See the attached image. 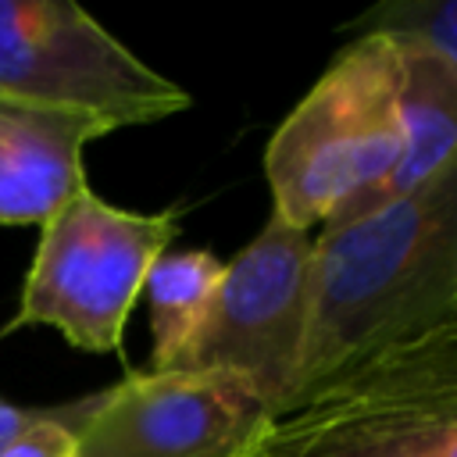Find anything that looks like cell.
<instances>
[{
  "label": "cell",
  "mask_w": 457,
  "mask_h": 457,
  "mask_svg": "<svg viewBox=\"0 0 457 457\" xmlns=\"http://www.w3.org/2000/svg\"><path fill=\"white\" fill-rule=\"evenodd\" d=\"M75 421L79 400L61 407H43V414L0 450V457H75Z\"/></svg>",
  "instance_id": "12"
},
{
  "label": "cell",
  "mask_w": 457,
  "mask_h": 457,
  "mask_svg": "<svg viewBox=\"0 0 457 457\" xmlns=\"http://www.w3.org/2000/svg\"><path fill=\"white\" fill-rule=\"evenodd\" d=\"M246 457H457V318L325 378Z\"/></svg>",
  "instance_id": "3"
},
{
  "label": "cell",
  "mask_w": 457,
  "mask_h": 457,
  "mask_svg": "<svg viewBox=\"0 0 457 457\" xmlns=\"http://www.w3.org/2000/svg\"><path fill=\"white\" fill-rule=\"evenodd\" d=\"M314 232L275 214L225 264L214 307L182 371H232L257 386L278 414L289 400L311 321Z\"/></svg>",
  "instance_id": "6"
},
{
  "label": "cell",
  "mask_w": 457,
  "mask_h": 457,
  "mask_svg": "<svg viewBox=\"0 0 457 457\" xmlns=\"http://www.w3.org/2000/svg\"><path fill=\"white\" fill-rule=\"evenodd\" d=\"M107 132L79 111L0 100V225H46L86 189L82 150Z\"/></svg>",
  "instance_id": "8"
},
{
  "label": "cell",
  "mask_w": 457,
  "mask_h": 457,
  "mask_svg": "<svg viewBox=\"0 0 457 457\" xmlns=\"http://www.w3.org/2000/svg\"><path fill=\"white\" fill-rule=\"evenodd\" d=\"M346 29H353V36L378 32L411 39L457 71V0H389L357 14Z\"/></svg>",
  "instance_id": "11"
},
{
  "label": "cell",
  "mask_w": 457,
  "mask_h": 457,
  "mask_svg": "<svg viewBox=\"0 0 457 457\" xmlns=\"http://www.w3.org/2000/svg\"><path fill=\"white\" fill-rule=\"evenodd\" d=\"M0 100L100 118L111 132L189 107V93L143 64L71 0H0Z\"/></svg>",
  "instance_id": "5"
},
{
  "label": "cell",
  "mask_w": 457,
  "mask_h": 457,
  "mask_svg": "<svg viewBox=\"0 0 457 457\" xmlns=\"http://www.w3.org/2000/svg\"><path fill=\"white\" fill-rule=\"evenodd\" d=\"M450 318H457V154L407 196L314 232L307 343L282 407Z\"/></svg>",
  "instance_id": "1"
},
{
  "label": "cell",
  "mask_w": 457,
  "mask_h": 457,
  "mask_svg": "<svg viewBox=\"0 0 457 457\" xmlns=\"http://www.w3.org/2000/svg\"><path fill=\"white\" fill-rule=\"evenodd\" d=\"M271 418L232 371H129L79 400L75 457H246Z\"/></svg>",
  "instance_id": "7"
},
{
  "label": "cell",
  "mask_w": 457,
  "mask_h": 457,
  "mask_svg": "<svg viewBox=\"0 0 457 457\" xmlns=\"http://www.w3.org/2000/svg\"><path fill=\"white\" fill-rule=\"evenodd\" d=\"M39 414H43V407H14V403L0 400V450H4L7 443H14Z\"/></svg>",
  "instance_id": "13"
},
{
  "label": "cell",
  "mask_w": 457,
  "mask_h": 457,
  "mask_svg": "<svg viewBox=\"0 0 457 457\" xmlns=\"http://www.w3.org/2000/svg\"><path fill=\"white\" fill-rule=\"evenodd\" d=\"M403 146L407 114L396 43L378 32L353 36L282 118L264 150L271 214L293 228L321 232L396 168Z\"/></svg>",
  "instance_id": "2"
},
{
  "label": "cell",
  "mask_w": 457,
  "mask_h": 457,
  "mask_svg": "<svg viewBox=\"0 0 457 457\" xmlns=\"http://www.w3.org/2000/svg\"><path fill=\"white\" fill-rule=\"evenodd\" d=\"M39 228L11 328L50 325L75 350L118 353L143 282L179 232V211H125L86 186Z\"/></svg>",
  "instance_id": "4"
},
{
  "label": "cell",
  "mask_w": 457,
  "mask_h": 457,
  "mask_svg": "<svg viewBox=\"0 0 457 457\" xmlns=\"http://www.w3.org/2000/svg\"><path fill=\"white\" fill-rule=\"evenodd\" d=\"M393 39V36H389ZM403 68V114H407V146L396 161V168L357 204H350L343 214H336L325 228L346 225L368 211H378L421 182H428L453 154H457V71L439 61L432 50L393 39Z\"/></svg>",
  "instance_id": "9"
},
{
  "label": "cell",
  "mask_w": 457,
  "mask_h": 457,
  "mask_svg": "<svg viewBox=\"0 0 457 457\" xmlns=\"http://www.w3.org/2000/svg\"><path fill=\"white\" fill-rule=\"evenodd\" d=\"M225 275V261L211 250H164L146 282V303H150V368L146 371H175L189 346L196 343L214 296L218 282Z\"/></svg>",
  "instance_id": "10"
}]
</instances>
